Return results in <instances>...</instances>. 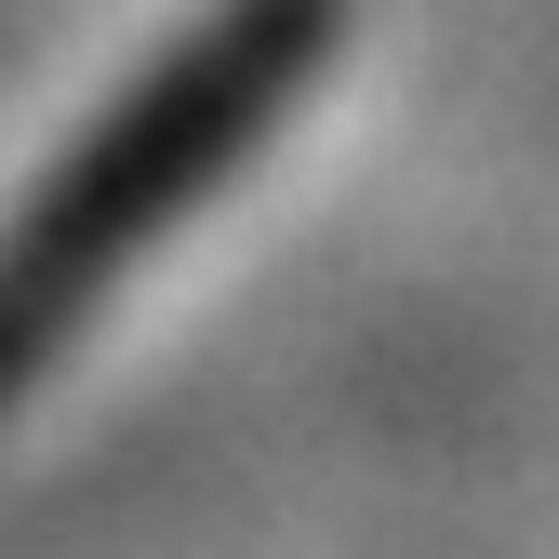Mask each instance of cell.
I'll return each instance as SVG.
<instances>
[{
	"label": "cell",
	"instance_id": "cell-1",
	"mask_svg": "<svg viewBox=\"0 0 559 559\" xmlns=\"http://www.w3.org/2000/svg\"><path fill=\"white\" fill-rule=\"evenodd\" d=\"M333 27H346V0H214V14L27 187V214L0 227V400H27L67 346L94 333V307L280 133V107L320 81Z\"/></svg>",
	"mask_w": 559,
	"mask_h": 559
}]
</instances>
